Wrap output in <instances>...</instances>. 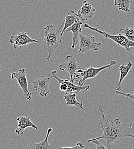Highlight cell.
<instances>
[{
  "instance_id": "6da1fadb",
  "label": "cell",
  "mask_w": 134,
  "mask_h": 149,
  "mask_svg": "<svg viewBox=\"0 0 134 149\" xmlns=\"http://www.w3.org/2000/svg\"><path fill=\"white\" fill-rule=\"evenodd\" d=\"M103 106L100 105L98 107L97 112L101 116L99 126L103 131L102 135L94 139H104L107 149H111L112 143L119 144L124 138H134V135L127 130L125 125L120 122L119 118L114 119L110 115H106L103 110Z\"/></svg>"
},
{
  "instance_id": "7a4b0ae2",
  "label": "cell",
  "mask_w": 134,
  "mask_h": 149,
  "mask_svg": "<svg viewBox=\"0 0 134 149\" xmlns=\"http://www.w3.org/2000/svg\"><path fill=\"white\" fill-rule=\"evenodd\" d=\"M64 21L58 29H56L53 25H50L44 27L45 31L44 38L43 40V47L48 53V55L46 57L47 61L51 60V57L55 50L62 42L60 36V29L64 26Z\"/></svg>"
},
{
  "instance_id": "3957f363",
  "label": "cell",
  "mask_w": 134,
  "mask_h": 149,
  "mask_svg": "<svg viewBox=\"0 0 134 149\" xmlns=\"http://www.w3.org/2000/svg\"><path fill=\"white\" fill-rule=\"evenodd\" d=\"M116 65H117L116 61L115 60H111L109 64L101 67L100 68H94L93 67H90L87 69L81 68L77 71L76 74L74 77L73 82H74L79 78H81L78 81V85L83 86L84 82L87 79L94 78L101 71L107 68H110L113 66H116Z\"/></svg>"
},
{
  "instance_id": "277c9868",
  "label": "cell",
  "mask_w": 134,
  "mask_h": 149,
  "mask_svg": "<svg viewBox=\"0 0 134 149\" xmlns=\"http://www.w3.org/2000/svg\"><path fill=\"white\" fill-rule=\"evenodd\" d=\"M84 27L87 29H90V30H92L93 31H95L97 33L103 36L106 38H108L111 39V40L114 41L116 44H117L118 45H120L126 49L127 51H130L131 50V48L134 47V42L130 41L126 37H124L123 35L119 33L117 35H110L106 32L102 31L101 30L98 29L97 28H93L88 24H85L84 25Z\"/></svg>"
},
{
  "instance_id": "5b68a950",
  "label": "cell",
  "mask_w": 134,
  "mask_h": 149,
  "mask_svg": "<svg viewBox=\"0 0 134 149\" xmlns=\"http://www.w3.org/2000/svg\"><path fill=\"white\" fill-rule=\"evenodd\" d=\"M80 46L78 49L79 53H86L90 50L97 51L102 45L101 42H96L95 37L92 35H79Z\"/></svg>"
},
{
  "instance_id": "8992f818",
  "label": "cell",
  "mask_w": 134,
  "mask_h": 149,
  "mask_svg": "<svg viewBox=\"0 0 134 149\" xmlns=\"http://www.w3.org/2000/svg\"><path fill=\"white\" fill-rule=\"evenodd\" d=\"M12 79H16L19 84L22 90L23 95L28 100L32 99V93L28 90V83L26 78V71L25 68H20L17 72L11 74Z\"/></svg>"
},
{
  "instance_id": "52a82bcc",
  "label": "cell",
  "mask_w": 134,
  "mask_h": 149,
  "mask_svg": "<svg viewBox=\"0 0 134 149\" xmlns=\"http://www.w3.org/2000/svg\"><path fill=\"white\" fill-rule=\"evenodd\" d=\"M79 64L77 62L75 57L72 55H67L65 57V61L61 63L58 65L60 71H67L69 73L71 77L70 81L73 82L74 77L76 74L77 71L81 68Z\"/></svg>"
},
{
  "instance_id": "ba28073f",
  "label": "cell",
  "mask_w": 134,
  "mask_h": 149,
  "mask_svg": "<svg viewBox=\"0 0 134 149\" xmlns=\"http://www.w3.org/2000/svg\"><path fill=\"white\" fill-rule=\"evenodd\" d=\"M51 77L41 76L31 82L33 84V90L34 91H40V95L41 96H47L50 93L49 83Z\"/></svg>"
},
{
  "instance_id": "9c48e42d",
  "label": "cell",
  "mask_w": 134,
  "mask_h": 149,
  "mask_svg": "<svg viewBox=\"0 0 134 149\" xmlns=\"http://www.w3.org/2000/svg\"><path fill=\"white\" fill-rule=\"evenodd\" d=\"M38 40L29 37L26 32H19L16 35H12L9 40L10 44L13 45L15 49H17L21 46H25L30 43L38 42Z\"/></svg>"
},
{
  "instance_id": "30bf717a",
  "label": "cell",
  "mask_w": 134,
  "mask_h": 149,
  "mask_svg": "<svg viewBox=\"0 0 134 149\" xmlns=\"http://www.w3.org/2000/svg\"><path fill=\"white\" fill-rule=\"evenodd\" d=\"M96 9H95L92 5L87 1H84L83 5L80 9L77 12V16L78 19L81 21H86L88 19L93 17Z\"/></svg>"
},
{
  "instance_id": "8fae6325",
  "label": "cell",
  "mask_w": 134,
  "mask_h": 149,
  "mask_svg": "<svg viewBox=\"0 0 134 149\" xmlns=\"http://www.w3.org/2000/svg\"><path fill=\"white\" fill-rule=\"evenodd\" d=\"M31 115H26L25 116H19L17 118L18 122L17 128L16 129V133L19 135H22L25 129L28 127H32L36 130L40 131L37 127L31 120Z\"/></svg>"
},
{
  "instance_id": "7c38bea8",
  "label": "cell",
  "mask_w": 134,
  "mask_h": 149,
  "mask_svg": "<svg viewBox=\"0 0 134 149\" xmlns=\"http://www.w3.org/2000/svg\"><path fill=\"white\" fill-rule=\"evenodd\" d=\"M83 22L81 21L80 19H77L76 22L74 23L72 25L68 27L65 31V32H72V44L71 45L72 48H75L76 46L78 41V36L80 33L82 32L81 25Z\"/></svg>"
},
{
  "instance_id": "4fadbf2b",
  "label": "cell",
  "mask_w": 134,
  "mask_h": 149,
  "mask_svg": "<svg viewBox=\"0 0 134 149\" xmlns=\"http://www.w3.org/2000/svg\"><path fill=\"white\" fill-rule=\"evenodd\" d=\"M53 129L52 128H49L47 130V134L46 135L45 138L41 142L36 143L33 141L31 142L26 147L27 149H49L53 148L52 145L48 142V138L50 134L52 132Z\"/></svg>"
},
{
  "instance_id": "5bb4252c",
  "label": "cell",
  "mask_w": 134,
  "mask_h": 149,
  "mask_svg": "<svg viewBox=\"0 0 134 149\" xmlns=\"http://www.w3.org/2000/svg\"><path fill=\"white\" fill-rule=\"evenodd\" d=\"M133 67V64L131 61H128L127 64L126 65L123 64L120 65L119 71L120 72L119 75V79L118 81V83H117V85L116 86V91H119L121 88V84L124 80V79L126 78V76L128 74L130 71Z\"/></svg>"
},
{
  "instance_id": "9a60e30c",
  "label": "cell",
  "mask_w": 134,
  "mask_h": 149,
  "mask_svg": "<svg viewBox=\"0 0 134 149\" xmlns=\"http://www.w3.org/2000/svg\"><path fill=\"white\" fill-rule=\"evenodd\" d=\"M78 19L77 14L74 11L71 10L69 11L68 14L67 15L65 19L64 20V26L63 29L60 33L61 37L63 36L64 33H65V31L69 26L72 25L74 23L76 22L77 19Z\"/></svg>"
},
{
  "instance_id": "2e32d148",
  "label": "cell",
  "mask_w": 134,
  "mask_h": 149,
  "mask_svg": "<svg viewBox=\"0 0 134 149\" xmlns=\"http://www.w3.org/2000/svg\"><path fill=\"white\" fill-rule=\"evenodd\" d=\"M77 93H65L64 96V100L66 102V104L68 106H74L81 109H83V104L82 103H80L77 100Z\"/></svg>"
},
{
  "instance_id": "e0dca14e",
  "label": "cell",
  "mask_w": 134,
  "mask_h": 149,
  "mask_svg": "<svg viewBox=\"0 0 134 149\" xmlns=\"http://www.w3.org/2000/svg\"><path fill=\"white\" fill-rule=\"evenodd\" d=\"M132 0H114V5L120 12L128 13L130 12V6Z\"/></svg>"
},
{
  "instance_id": "ac0fdd59",
  "label": "cell",
  "mask_w": 134,
  "mask_h": 149,
  "mask_svg": "<svg viewBox=\"0 0 134 149\" xmlns=\"http://www.w3.org/2000/svg\"><path fill=\"white\" fill-rule=\"evenodd\" d=\"M119 33L123 35L130 41L134 42V28L133 27H126L120 28Z\"/></svg>"
},
{
  "instance_id": "d6986e66",
  "label": "cell",
  "mask_w": 134,
  "mask_h": 149,
  "mask_svg": "<svg viewBox=\"0 0 134 149\" xmlns=\"http://www.w3.org/2000/svg\"><path fill=\"white\" fill-rule=\"evenodd\" d=\"M87 142H91V143H93L95 144V145H96V149H107L106 146L104 145V144H103V143H101L100 141H99L97 139H94V140L89 139V140H88Z\"/></svg>"
},
{
  "instance_id": "ffe728a7",
  "label": "cell",
  "mask_w": 134,
  "mask_h": 149,
  "mask_svg": "<svg viewBox=\"0 0 134 149\" xmlns=\"http://www.w3.org/2000/svg\"><path fill=\"white\" fill-rule=\"evenodd\" d=\"M60 149H83L84 148V146L83 145L81 142H77L76 145L73 147H59Z\"/></svg>"
},
{
  "instance_id": "44dd1931",
  "label": "cell",
  "mask_w": 134,
  "mask_h": 149,
  "mask_svg": "<svg viewBox=\"0 0 134 149\" xmlns=\"http://www.w3.org/2000/svg\"><path fill=\"white\" fill-rule=\"evenodd\" d=\"M116 94L117 95H123L126 97H127L128 99H131L133 100H134V94H130V93H126L119 91H116Z\"/></svg>"
},
{
  "instance_id": "7402d4cb",
  "label": "cell",
  "mask_w": 134,
  "mask_h": 149,
  "mask_svg": "<svg viewBox=\"0 0 134 149\" xmlns=\"http://www.w3.org/2000/svg\"><path fill=\"white\" fill-rule=\"evenodd\" d=\"M2 70V68H1V65H0V72H1V70Z\"/></svg>"
},
{
  "instance_id": "603a6c76",
  "label": "cell",
  "mask_w": 134,
  "mask_h": 149,
  "mask_svg": "<svg viewBox=\"0 0 134 149\" xmlns=\"http://www.w3.org/2000/svg\"><path fill=\"white\" fill-rule=\"evenodd\" d=\"M133 93H134V90H133Z\"/></svg>"
},
{
  "instance_id": "cb8c5ba5",
  "label": "cell",
  "mask_w": 134,
  "mask_h": 149,
  "mask_svg": "<svg viewBox=\"0 0 134 149\" xmlns=\"http://www.w3.org/2000/svg\"></svg>"
}]
</instances>
